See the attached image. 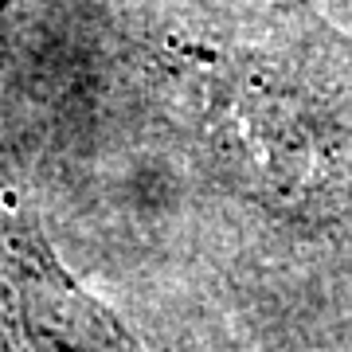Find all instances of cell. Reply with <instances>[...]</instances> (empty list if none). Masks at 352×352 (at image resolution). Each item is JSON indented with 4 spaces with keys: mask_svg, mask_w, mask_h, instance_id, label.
<instances>
[{
    "mask_svg": "<svg viewBox=\"0 0 352 352\" xmlns=\"http://www.w3.org/2000/svg\"><path fill=\"white\" fill-rule=\"evenodd\" d=\"M0 180V274L8 286L20 352H141L126 325L102 309L8 200Z\"/></svg>",
    "mask_w": 352,
    "mask_h": 352,
    "instance_id": "obj_1",
    "label": "cell"
}]
</instances>
